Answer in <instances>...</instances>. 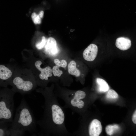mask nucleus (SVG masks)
Wrapping results in <instances>:
<instances>
[{"label":"nucleus","instance_id":"f257e3e1","mask_svg":"<svg viewBox=\"0 0 136 136\" xmlns=\"http://www.w3.org/2000/svg\"><path fill=\"white\" fill-rule=\"evenodd\" d=\"M52 89L38 91L43 95L44 104L43 117L37 121V124L45 135H72L65 126L64 108L59 104Z\"/></svg>","mask_w":136,"mask_h":136},{"label":"nucleus","instance_id":"f03ea898","mask_svg":"<svg viewBox=\"0 0 136 136\" xmlns=\"http://www.w3.org/2000/svg\"><path fill=\"white\" fill-rule=\"evenodd\" d=\"M37 121L24 98L16 109L15 114L10 127L11 129L26 131L33 134L36 132Z\"/></svg>","mask_w":136,"mask_h":136},{"label":"nucleus","instance_id":"7ed1b4c3","mask_svg":"<svg viewBox=\"0 0 136 136\" xmlns=\"http://www.w3.org/2000/svg\"><path fill=\"white\" fill-rule=\"evenodd\" d=\"M55 94L64 101V109L69 108L74 113H79L85 107V102L83 100L86 97V94L83 91L61 89Z\"/></svg>","mask_w":136,"mask_h":136},{"label":"nucleus","instance_id":"20e7f679","mask_svg":"<svg viewBox=\"0 0 136 136\" xmlns=\"http://www.w3.org/2000/svg\"><path fill=\"white\" fill-rule=\"evenodd\" d=\"M14 93L9 90L0 91V120L12 122Z\"/></svg>","mask_w":136,"mask_h":136},{"label":"nucleus","instance_id":"39448f33","mask_svg":"<svg viewBox=\"0 0 136 136\" xmlns=\"http://www.w3.org/2000/svg\"><path fill=\"white\" fill-rule=\"evenodd\" d=\"M14 92H18L26 93L32 91L34 87V82L29 80L24 79L18 76L15 77L12 81Z\"/></svg>","mask_w":136,"mask_h":136},{"label":"nucleus","instance_id":"423d86ee","mask_svg":"<svg viewBox=\"0 0 136 136\" xmlns=\"http://www.w3.org/2000/svg\"><path fill=\"white\" fill-rule=\"evenodd\" d=\"M11 123L0 120V136L23 135L24 132L10 128Z\"/></svg>","mask_w":136,"mask_h":136},{"label":"nucleus","instance_id":"0eeeda50","mask_svg":"<svg viewBox=\"0 0 136 136\" xmlns=\"http://www.w3.org/2000/svg\"><path fill=\"white\" fill-rule=\"evenodd\" d=\"M98 50L97 45L93 44H90L83 52V55L84 58L88 61H93L96 56Z\"/></svg>","mask_w":136,"mask_h":136},{"label":"nucleus","instance_id":"6e6552de","mask_svg":"<svg viewBox=\"0 0 136 136\" xmlns=\"http://www.w3.org/2000/svg\"><path fill=\"white\" fill-rule=\"evenodd\" d=\"M102 129L100 122L97 119H94L91 121L88 125V134L90 136H98L101 133Z\"/></svg>","mask_w":136,"mask_h":136},{"label":"nucleus","instance_id":"1a4fd4ad","mask_svg":"<svg viewBox=\"0 0 136 136\" xmlns=\"http://www.w3.org/2000/svg\"><path fill=\"white\" fill-rule=\"evenodd\" d=\"M42 63L41 61L38 60L35 62V65L36 68L41 72L39 75L40 79L41 80L47 81L48 80V77H51L52 76V70L49 66L42 68L41 67Z\"/></svg>","mask_w":136,"mask_h":136},{"label":"nucleus","instance_id":"9d476101","mask_svg":"<svg viewBox=\"0 0 136 136\" xmlns=\"http://www.w3.org/2000/svg\"><path fill=\"white\" fill-rule=\"evenodd\" d=\"M45 50L50 55H54L58 52L57 43L55 39L52 37L48 38L45 46Z\"/></svg>","mask_w":136,"mask_h":136},{"label":"nucleus","instance_id":"9b49d317","mask_svg":"<svg viewBox=\"0 0 136 136\" xmlns=\"http://www.w3.org/2000/svg\"><path fill=\"white\" fill-rule=\"evenodd\" d=\"M115 45L116 47L122 50L129 49L131 45V40L128 38L124 37H120L116 40Z\"/></svg>","mask_w":136,"mask_h":136},{"label":"nucleus","instance_id":"f8f14e48","mask_svg":"<svg viewBox=\"0 0 136 136\" xmlns=\"http://www.w3.org/2000/svg\"><path fill=\"white\" fill-rule=\"evenodd\" d=\"M11 71L8 68L3 65H0V79L7 80L9 79L12 75Z\"/></svg>","mask_w":136,"mask_h":136},{"label":"nucleus","instance_id":"ddd939ff","mask_svg":"<svg viewBox=\"0 0 136 136\" xmlns=\"http://www.w3.org/2000/svg\"><path fill=\"white\" fill-rule=\"evenodd\" d=\"M68 71L70 74L77 77H79L80 75V71L76 67V63L74 60L71 61L69 63Z\"/></svg>","mask_w":136,"mask_h":136},{"label":"nucleus","instance_id":"4468645a","mask_svg":"<svg viewBox=\"0 0 136 136\" xmlns=\"http://www.w3.org/2000/svg\"><path fill=\"white\" fill-rule=\"evenodd\" d=\"M96 81L98 85V90L100 92H105L107 91L109 86L107 83L104 79L97 78Z\"/></svg>","mask_w":136,"mask_h":136},{"label":"nucleus","instance_id":"2eb2a0df","mask_svg":"<svg viewBox=\"0 0 136 136\" xmlns=\"http://www.w3.org/2000/svg\"><path fill=\"white\" fill-rule=\"evenodd\" d=\"M119 128V127L117 125H108L106 127L105 130L107 133L111 135H112L115 131Z\"/></svg>","mask_w":136,"mask_h":136},{"label":"nucleus","instance_id":"dca6fc26","mask_svg":"<svg viewBox=\"0 0 136 136\" xmlns=\"http://www.w3.org/2000/svg\"><path fill=\"white\" fill-rule=\"evenodd\" d=\"M106 97L108 98L111 99H116L118 97L117 93L114 90H109L106 94Z\"/></svg>","mask_w":136,"mask_h":136},{"label":"nucleus","instance_id":"f3484780","mask_svg":"<svg viewBox=\"0 0 136 136\" xmlns=\"http://www.w3.org/2000/svg\"><path fill=\"white\" fill-rule=\"evenodd\" d=\"M52 73L54 76L58 77H60L63 74L62 71L59 69L58 66L56 65L52 68Z\"/></svg>","mask_w":136,"mask_h":136},{"label":"nucleus","instance_id":"a211bd4d","mask_svg":"<svg viewBox=\"0 0 136 136\" xmlns=\"http://www.w3.org/2000/svg\"><path fill=\"white\" fill-rule=\"evenodd\" d=\"M33 22L35 24H40L41 22V18L39 15H37L35 12L33 13L31 15Z\"/></svg>","mask_w":136,"mask_h":136},{"label":"nucleus","instance_id":"6ab92c4d","mask_svg":"<svg viewBox=\"0 0 136 136\" xmlns=\"http://www.w3.org/2000/svg\"><path fill=\"white\" fill-rule=\"evenodd\" d=\"M46 43V40L45 37L43 36L42 37V40L41 42L37 43L36 44V48L38 49H42L45 45Z\"/></svg>","mask_w":136,"mask_h":136},{"label":"nucleus","instance_id":"aec40b11","mask_svg":"<svg viewBox=\"0 0 136 136\" xmlns=\"http://www.w3.org/2000/svg\"><path fill=\"white\" fill-rule=\"evenodd\" d=\"M67 65L66 61L64 59H62L60 61L59 67H61L64 68Z\"/></svg>","mask_w":136,"mask_h":136},{"label":"nucleus","instance_id":"412c9836","mask_svg":"<svg viewBox=\"0 0 136 136\" xmlns=\"http://www.w3.org/2000/svg\"><path fill=\"white\" fill-rule=\"evenodd\" d=\"M132 120L133 123L136 124V111L135 110L132 116Z\"/></svg>","mask_w":136,"mask_h":136},{"label":"nucleus","instance_id":"4be33fe9","mask_svg":"<svg viewBox=\"0 0 136 136\" xmlns=\"http://www.w3.org/2000/svg\"><path fill=\"white\" fill-rule=\"evenodd\" d=\"M54 62L55 64V65L59 67V66L60 62L59 60L58 59L56 58L54 60Z\"/></svg>","mask_w":136,"mask_h":136},{"label":"nucleus","instance_id":"5701e85b","mask_svg":"<svg viewBox=\"0 0 136 136\" xmlns=\"http://www.w3.org/2000/svg\"><path fill=\"white\" fill-rule=\"evenodd\" d=\"M44 12L43 11H41L39 15L41 18H42L44 15Z\"/></svg>","mask_w":136,"mask_h":136}]
</instances>
